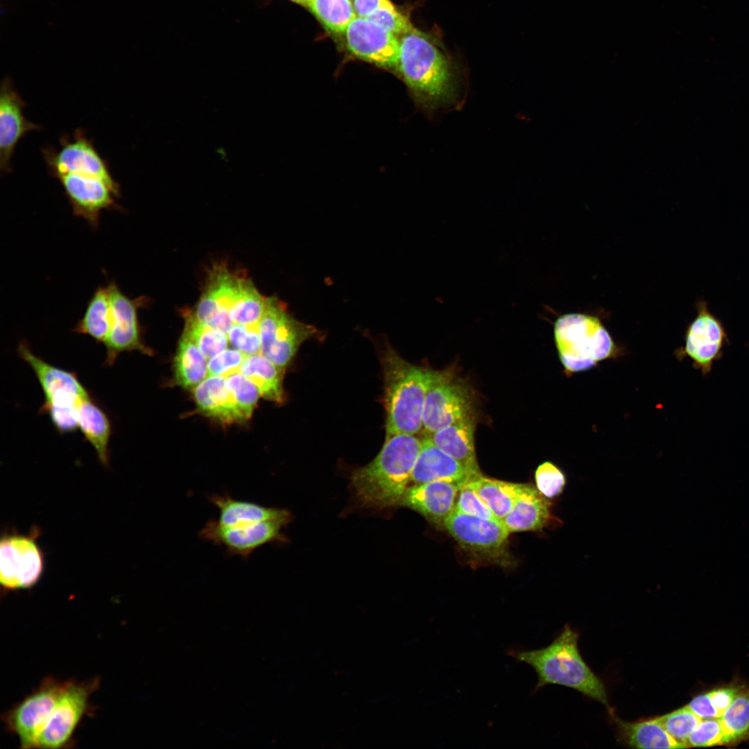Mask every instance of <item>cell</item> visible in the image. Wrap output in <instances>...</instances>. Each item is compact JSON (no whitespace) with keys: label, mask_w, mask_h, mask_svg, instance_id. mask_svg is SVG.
<instances>
[{"label":"cell","mask_w":749,"mask_h":749,"mask_svg":"<svg viewBox=\"0 0 749 749\" xmlns=\"http://www.w3.org/2000/svg\"><path fill=\"white\" fill-rule=\"evenodd\" d=\"M396 74L417 107L427 113L455 105L457 71L440 45L415 27L401 35Z\"/></svg>","instance_id":"1"},{"label":"cell","mask_w":749,"mask_h":749,"mask_svg":"<svg viewBox=\"0 0 749 749\" xmlns=\"http://www.w3.org/2000/svg\"><path fill=\"white\" fill-rule=\"evenodd\" d=\"M422 444V439L416 435L386 438L377 456L351 475V485L361 505L372 508L399 506Z\"/></svg>","instance_id":"2"},{"label":"cell","mask_w":749,"mask_h":749,"mask_svg":"<svg viewBox=\"0 0 749 749\" xmlns=\"http://www.w3.org/2000/svg\"><path fill=\"white\" fill-rule=\"evenodd\" d=\"M578 637V633L567 624L548 646L532 651H511L510 655L535 670L538 678L535 690L547 685H562L610 708L605 686L580 653Z\"/></svg>","instance_id":"3"},{"label":"cell","mask_w":749,"mask_h":749,"mask_svg":"<svg viewBox=\"0 0 749 749\" xmlns=\"http://www.w3.org/2000/svg\"><path fill=\"white\" fill-rule=\"evenodd\" d=\"M382 361L386 438L417 435L422 431L424 401L433 371L408 363L391 349Z\"/></svg>","instance_id":"4"},{"label":"cell","mask_w":749,"mask_h":749,"mask_svg":"<svg viewBox=\"0 0 749 749\" xmlns=\"http://www.w3.org/2000/svg\"><path fill=\"white\" fill-rule=\"evenodd\" d=\"M554 338L567 372L587 370L616 352L615 344L600 320L588 314L570 313L560 316L554 325Z\"/></svg>","instance_id":"5"},{"label":"cell","mask_w":749,"mask_h":749,"mask_svg":"<svg viewBox=\"0 0 749 749\" xmlns=\"http://www.w3.org/2000/svg\"><path fill=\"white\" fill-rule=\"evenodd\" d=\"M37 526L28 534L13 530L2 533L0 540V583L5 592L30 589L40 580L45 560L37 540Z\"/></svg>","instance_id":"6"},{"label":"cell","mask_w":749,"mask_h":749,"mask_svg":"<svg viewBox=\"0 0 749 749\" xmlns=\"http://www.w3.org/2000/svg\"><path fill=\"white\" fill-rule=\"evenodd\" d=\"M261 354L280 368L292 360L302 343L317 332L315 327L293 317L277 297L266 298L259 322Z\"/></svg>","instance_id":"7"},{"label":"cell","mask_w":749,"mask_h":749,"mask_svg":"<svg viewBox=\"0 0 749 749\" xmlns=\"http://www.w3.org/2000/svg\"><path fill=\"white\" fill-rule=\"evenodd\" d=\"M69 680L45 678L31 693L2 715L7 730L21 748H36L38 738Z\"/></svg>","instance_id":"8"},{"label":"cell","mask_w":749,"mask_h":749,"mask_svg":"<svg viewBox=\"0 0 749 749\" xmlns=\"http://www.w3.org/2000/svg\"><path fill=\"white\" fill-rule=\"evenodd\" d=\"M99 678L76 682L69 680L37 743V748H71L74 735L85 716L92 712V695L99 687Z\"/></svg>","instance_id":"9"},{"label":"cell","mask_w":749,"mask_h":749,"mask_svg":"<svg viewBox=\"0 0 749 749\" xmlns=\"http://www.w3.org/2000/svg\"><path fill=\"white\" fill-rule=\"evenodd\" d=\"M18 355L31 368L44 396L40 412L48 415L73 411L89 395L76 374L54 366L34 354L27 342L17 347Z\"/></svg>","instance_id":"10"},{"label":"cell","mask_w":749,"mask_h":749,"mask_svg":"<svg viewBox=\"0 0 749 749\" xmlns=\"http://www.w3.org/2000/svg\"><path fill=\"white\" fill-rule=\"evenodd\" d=\"M42 153L49 173L54 178L74 173L94 175L112 184L118 183L110 172L107 162L101 157L93 141L81 128L76 129L72 135H62L58 147H44Z\"/></svg>","instance_id":"11"},{"label":"cell","mask_w":749,"mask_h":749,"mask_svg":"<svg viewBox=\"0 0 749 749\" xmlns=\"http://www.w3.org/2000/svg\"><path fill=\"white\" fill-rule=\"evenodd\" d=\"M111 302V327L104 342L106 350L105 364L112 365L120 354L138 351L151 355L142 338L138 312L146 305L145 297L130 298L113 281L107 283Z\"/></svg>","instance_id":"12"},{"label":"cell","mask_w":749,"mask_h":749,"mask_svg":"<svg viewBox=\"0 0 749 749\" xmlns=\"http://www.w3.org/2000/svg\"><path fill=\"white\" fill-rule=\"evenodd\" d=\"M60 183L73 214L97 229L103 211L123 210L117 200L121 198L119 183L102 178L69 173L55 178Z\"/></svg>","instance_id":"13"},{"label":"cell","mask_w":749,"mask_h":749,"mask_svg":"<svg viewBox=\"0 0 749 749\" xmlns=\"http://www.w3.org/2000/svg\"><path fill=\"white\" fill-rule=\"evenodd\" d=\"M472 402L471 394L465 385L448 373L433 371L422 413L424 435L472 415Z\"/></svg>","instance_id":"14"},{"label":"cell","mask_w":749,"mask_h":749,"mask_svg":"<svg viewBox=\"0 0 749 749\" xmlns=\"http://www.w3.org/2000/svg\"><path fill=\"white\" fill-rule=\"evenodd\" d=\"M346 47L355 58L396 73L399 38L367 18L356 16L345 33Z\"/></svg>","instance_id":"15"},{"label":"cell","mask_w":749,"mask_h":749,"mask_svg":"<svg viewBox=\"0 0 749 749\" xmlns=\"http://www.w3.org/2000/svg\"><path fill=\"white\" fill-rule=\"evenodd\" d=\"M444 528L465 550L492 558L500 556L504 551L510 534L501 520L483 519L455 510Z\"/></svg>","instance_id":"16"},{"label":"cell","mask_w":749,"mask_h":749,"mask_svg":"<svg viewBox=\"0 0 749 749\" xmlns=\"http://www.w3.org/2000/svg\"><path fill=\"white\" fill-rule=\"evenodd\" d=\"M288 522L271 520L252 525L225 527L211 519L200 531L199 536L224 548L230 555L246 558L258 548L282 540L281 529Z\"/></svg>","instance_id":"17"},{"label":"cell","mask_w":749,"mask_h":749,"mask_svg":"<svg viewBox=\"0 0 749 749\" xmlns=\"http://www.w3.org/2000/svg\"><path fill=\"white\" fill-rule=\"evenodd\" d=\"M26 103L15 89L12 80L6 76L0 87V170L1 174L12 171L11 159L19 140L28 131L41 126L28 121L23 109Z\"/></svg>","instance_id":"18"},{"label":"cell","mask_w":749,"mask_h":749,"mask_svg":"<svg viewBox=\"0 0 749 749\" xmlns=\"http://www.w3.org/2000/svg\"><path fill=\"white\" fill-rule=\"evenodd\" d=\"M460 487L447 481H431L408 486L399 506L408 507L438 527H444L455 510Z\"/></svg>","instance_id":"19"},{"label":"cell","mask_w":749,"mask_h":749,"mask_svg":"<svg viewBox=\"0 0 749 749\" xmlns=\"http://www.w3.org/2000/svg\"><path fill=\"white\" fill-rule=\"evenodd\" d=\"M422 444L412 471L411 482L422 484L441 481L463 488L482 474L471 472L456 460L438 448L424 435Z\"/></svg>","instance_id":"20"},{"label":"cell","mask_w":749,"mask_h":749,"mask_svg":"<svg viewBox=\"0 0 749 749\" xmlns=\"http://www.w3.org/2000/svg\"><path fill=\"white\" fill-rule=\"evenodd\" d=\"M193 395L198 410L205 416L227 424L246 421L225 377L208 376L193 389Z\"/></svg>","instance_id":"21"},{"label":"cell","mask_w":749,"mask_h":749,"mask_svg":"<svg viewBox=\"0 0 749 749\" xmlns=\"http://www.w3.org/2000/svg\"><path fill=\"white\" fill-rule=\"evenodd\" d=\"M208 499L218 510L216 522L225 527L252 525L271 520L289 522L291 518L290 513L284 509L236 499L227 494H212Z\"/></svg>","instance_id":"22"},{"label":"cell","mask_w":749,"mask_h":749,"mask_svg":"<svg viewBox=\"0 0 749 749\" xmlns=\"http://www.w3.org/2000/svg\"><path fill=\"white\" fill-rule=\"evenodd\" d=\"M472 415L431 434L426 435L440 450L476 474H481L474 448Z\"/></svg>","instance_id":"23"},{"label":"cell","mask_w":749,"mask_h":749,"mask_svg":"<svg viewBox=\"0 0 749 749\" xmlns=\"http://www.w3.org/2000/svg\"><path fill=\"white\" fill-rule=\"evenodd\" d=\"M537 489L524 484L512 510L501 519L510 533L540 531L551 520L550 502Z\"/></svg>","instance_id":"24"},{"label":"cell","mask_w":749,"mask_h":749,"mask_svg":"<svg viewBox=\"0 0 749 749\" xmlns=\"http://www.w3.org/2000/svg\"><path fill=\"white\" fill-rule=\"evenodd\" d=\"M78 424L85 439L94 449L99 461L105 467H109L111 420L90 395L83 397L78 404Z\"/></svg>","instance_id":"25"},{"label":"cell","mask_w":749,"mask_h":749,"mask_svg":"<svg viewBox=\"0 0 749 749\" xmlns=\"http://www.w3.org/2000/svg\"><path fill=\"white\" fill-rule=\"evenodd\" d=\"M613 716L620 741L635 748H684L662 726L656 717L628 722Z\"/></svg>","instance_id":"26"},{"label":"cell","mask_w":749,"mask_h":749,"mask_svg":"<svg viewBox=\"0 0 749 749\" xmlns=\"http://www.w3.org/2000/svg\"><path fill=\"white\" fill-rule=\"evenodd\" d=\"M284 368L277 366L259 353L247 355L239 372L257 387L262 397L282 403L284 399Z\"/></svg>","instance_id":"27"},{"label":"cell","mask_w":749,"mask_h":749,"mask_svg":"<svg viewBox=\"0 0 749 749\" xmlns=\"http://www.w3.org/2000/svg\"><path fill=\"white\" fill-rule=\"evenodd\" d=\"M111 327V302L107 284L97 287L73 331L104 343Z\"/></svg>","instance_id":"28"},{"label":"cell","mask_w":749,"mask_h":749,"mask_svg":"<svg viewBox=\"0 0 749 749\" xmlns=\"http://www.w3.org/2000/svg\"><path fill=\"white\" fill-rule=\"evenodd\" d=\"M175 383L193 390L208 377V361L195 343L184 332L173 361Z\"/></svg>","instance_id":"29"},{"label":"cell","mask_w":749,"mask_h":749,"mask_svg":"<svg viewBox=\"0 0 749 749\" xmlns=\"http://www.w3.org/2000/svg\"><path fill=\"white\" fill-rule=\"evenodd\" d=\"M723 336L721 324L703 307L689 327L685 351L691 359L706 356L722 344Z\"/></svg>","instance_id":"30"},{"label":"cell","mask_w":749,"mask_h":749,"mask_svg":"<svg viewBox=\"0 0 749 749\" xmlns=\"http://www.w3.org/2000/svg\"><path fill=\"white\" fill-rule=\"evenodd\" d=\"M467 484L501 521L512 510L524 485L488 479L482 475Z\"/></svg>","instance_id":"31"},{"label":"cell","mask_w":749,"mask_h":749,"mask_svg":"<svg viewBox=\"0 0 749 749\" xmlns=\"http://www.w3.org/2000/svg\"><path fill=\"white\" fill-rule=\"evenodd\" d=\"M719 718L724 744L737 743L749 738V687H741Z\"/></svg>","instance_id":"32"},{"label":"cell","mask_w":749,"mask_h":749,"mask_svg":"<svg viewBox=\"0 0 749 749\" xmlns=\"http://www.w3.org/2000/svg\"><path fill=\"white\" fill-rule=\"evenodd\" d=\"M329 32L344 34L356 16L352 0H309L307 6Z\"/></svg>","instance_id":"33"},{"label":"cell","mask_w":749,"mask_h":749,"mask_svg":"<svg viewBox=\"0 0 749 749\" xmlns=\"http://www.w3.org/2000/svg\"><path fill=\"white\" fill-rule=\"evenodd\" d=\"M186 334L207 359L227 349L229 340L227 334L198 320L191 310L184 312Z\"/></svg>","instance_id":"34"},{"label":"cell","mask_w":749,"mask_h":749,"mask_svg":"<svg viewBox=\"0 0 749 749\" xmlns=\"http://www.w3.org/2000/svg\"><path fill=\"white\" fill-rule=\"evenodd\" d=\"M266 298L256 289L253 282L245 277L239 296L234 302L230 316L236 324H259L266 307Z\"/></svg>","instance_id":"35"},{"label":"cell","mask_w":749,"mask_h":749,"mask_svg":"<svg viewBox=\"0 0 749 749\" xmlns=\"http://www.w3.org/2000/svg\"><path fill=\"white\" fill-rule=\"evenodd\" d=\"M664 729L678 742L687 748V742L694 730L702 721L687 705L668 714L657 716Z\"/></svg>","instance_id":"36"},{"label":"cell","mask_w":749,"mask_h":749,"mask_svg":"<svg viewBox=\"0 0 749 749\" xmlns=\"http://www.w3.org/2000/svg\"><path fill=\"white\" fill-rule=\"evenodd\" d=\"M226 381L239 408L246 420H249L261 396L259 389L240 372L226 377Z\"/></svg>","instance_id":"37"},{"label":"cell","mask_w":749,"mask_h":749,"mask_svg":"<svg viewBox=\"0 0 749 749\" xmlns=\"http://www.w3.org/2000/svg\"><path fill=\"white\" fill-rule=\"evenodd\" d=\"M536 488L547 499L560 495L566 485L565 474L549 461L540 464L535 474Z\"/></svg>","instance_id":"38"},{"label":"cell","mask_w":749,"mask_h":749,"mask_svg":"<svg viewBox=\"0 0 749 749\" xmlns=\"http://www.w3.org/2000/svg\"><path fill=\"white\" fill-rule=\"evenodd\" d=\"M367 19L397 37L414 28L408 18L399 11L390 0H386Z\"/></svg>","instance_id":"39"},{"label":"cell","mask_w":749,"mask_h":749,"mask_svg":"<svg viewBox=\"0 0 749 749\" xmlns=\"http://www.w3.org/2000/svg\"><path fill=\"white\" fill-rule=\"evenodd\" d=\"M227 337L233 348L246 355L261 353V339L259 324H233L229 329Z\"/></svg>","instance_id":"40"},{"label":"cell","mask_w":749,"mask_h":749,"mask_svg":"<svg viewBox=\"0 0 749 749\" xmlns=\"http://www.w3.org/2000/svg\"><path fill=\"white\" fill-rule=\"evenodd\" d=\"M455 511L486 519L499 520L468 484L459 490Z\"/></svg>","instance_id":"41"},{"label":"cell","mask_w":749,"mask_h":749,"mask_svg":"<svg viewBox=\"0 0 749 749\" xmlns=\"http://www.w3.org/2000/svg\"><path fill=\"white\" fill-rule=\"evenodd\" d=\"M724 744V734L719 718L701 721L688 738V747L712 746Z\"/></svg>","instance_id":"42"},{"label":"cell","mask_w":749,"mask_h":749,"mask_svg":"<svg viewBox=\"0 0 749 749\" xmlns=\"http://www.w3.org/2000/svg\"><path fill=\"white\" fill-rule=\"evenodd\" d=\"M247 355L233 348L225 349L208 361V376L227 377L240 371Z\"/></svg>","instance_id":"43"},{"label":"cell","mask_w":749,"mask_h":749,"mask_svg":"<svg viewBox=\"0 0 749 749\" xmlns=\"http://www.w3.org/2000/svg\"><path fill=\"white\" fill-rule=\"evenodd\" d=\"M742 687H725L713 689L708 692L713 705L722 715L730 705Z\"/></svg>","instance_id":"44"},{"label":"cell","mask_w":749,"mask_h":749,"mask_svg":"<svg viewBox=\"0 0 749 749\" xmlns=\"http://www.w3.org/2000/svg\"><path fill=\"white\" fill-rule=\"evenodd\" d=\"M687 706L702 719L719 718L721 716L712 703L707 693L694 697Z\"/></svg>","instance_id":"45"},{"label":"cell","mask_w":749,"mask_h":749,"mask_svg":"<svg viewBox=\"0 0 749 749\" xmlns=\"http://www.w3.org/2000/svg\"><path fill=\"white\" fill-rule=\"evenodd\" d=\"M357 17L368 18L386 0H352Z\"/></svg>","instance_id":"46"},{"label":"cell","mask_w":749,"mask_h":749,"mask_svg":"<svg viewBox=\"0 0 749 749\" xmlns=\"http://www.w3.org/2000/svg\"><path fill=\"white\" fill-rule=\"evenodd\" d=\"M291 1H293L295 3H297L298 4L305 6H307V4H308V3L309 1V0H291Z\"/></svg>","instance_id":"47"}]
</instances>
